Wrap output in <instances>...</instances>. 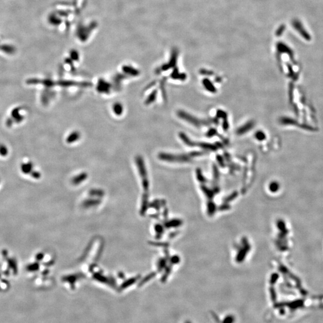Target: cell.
Listing matches in <instances>:
<instances>
[{
	"label": "cell",
	"instance_id": "cell-5",
	"mask_svg": "<svg viewBox=\"0 0 323 323\" xmlns=\"http://www.w3.org/2000/svg\"><path fill=\"white\" fill-rule=\"evenodd\" d=\"M80 138V132H79L78 131H74V132H72L71 134L68 136V138L67 139V142L68 143H72L74 142L78 141Z\"/></svg>",
	"mask_w": 323,
	"mask_h": 323
},
{
	"label": "cell",
	"instance_id": "cell-8",
	"mask_svg": "<svg viewBox=\"0 0 323 323\" xmlns=\"http://www.w3.org/2000/svg\"><path fill=\"white\" fill-rule=\"evenodd\" d=\"M157 93V90H154L153 91H152V92L149 95V96L147 97V98L146 99L145 102V104L149 105V104L153 103L156 98Z\"/></svg>",
	"mask_w": 323,
	"mask_h": 323
},
{
	"label": "cell",
	"instance_id": "cell-11",
	"mask_svg": "<svg viewBox=\"0 0 323 323\" xmlns=\"http://www.w3.org/2000/svg\"><path fill=\"white\" fill-rule=\"evenodd\" d=\"M256 137H257V138L258 140H263L265 139V135H264L263 133H262V132H257V133L256 134Z\"/></svg>",
	"mask_w": 323,
	"mask_h": 323
},
{
	"label": "cell",
	"instance_id": "cell-6",
	"mask_svg": "<svg viewBox=\"0 0 323 323\" xmlns=\"http://www.w3.org/2000/svg\"><path fill=\"white\" fill-rule=\"evenodd\" d=\"M123 71L126 74H128L132 76H136L140 74V72L138 71L137 70L135 69L134 68H132L131 67H127V66L123 67Z\"/></svg>",
	"mask_w": 323,
	"mask_h": 323
},
{
	"label": "cell",
	"instance_id": "cell-3",
	"mask_svg": "<svg viewBox=\"0 0 323 323\" xmlns=\"http://www.w3.org/2000/svg\"><path fill=\"white\" fill-rule=\"evenodd\" d=\"M110 88H111V85L110 83L104 80L103 79L99 80L98 84V86H97V90L99 92L108 93L110 92Z\"/></svg>",
	"mask_w": 323,
	"mask_h": 323
},
{
	"label": "cell",
	"instance_id": "cell-10",
	"mask_svg": "<svg viewBox=\"0 0 323 323\" xmlns=\"http://www.w3.org/2000/svg\"><path fill=\"white\" fill-rule=\"evenodd\" d=\"M204 84H205V87H206V88L209 90H211L210 92H214L215 89L213 87V85L208 80H204Z\"/></svg>",
	"mask_w": 323,
	"mask_h": 323
},
{
	"label": "cell",
	"instance_id": "cell-1",
	"mask_svg": "<svg viewBox=\"0 0 323 323\" xmlns=\"http://www.w3.org/2000/svg\"><path fill=\"white\" fill-rule=\"evenodd\" d=\"M159 158L161 160L166 161H183L187 160V157L186 156H177L165 153H160L159 154Z\"/></svg>",
	"mask_w": 323,
	"mask_h": 323
},
{
	"label": "cell",
	"instance_id": "cell-7",
	"mask_svg": "<svg viewBox=\"0 0 323 323\" xmlns=\"http://www.w3.org/2000/svg\"><path fill=\"white\" fill-rule=\"evenodd\" d=\"M113 110L114 113L116 114L117 116H120L123 113V107L120 103L116 102L113 105Z\"/></svg>",
	"mask_w": 323,
	"mask_h": 323
},
{
	"label": "cell",
	"instance_id": "cell-9",
	"mask_svg": "<svg viewBox=\"0 0 323 323\" xmlns=\"http://www.w3.org/2000/svg\"><path fill=\"white\" fill-rule=\"evenodd\" d=\"M252 123H249L247 124L246 125H245L244 126L242 127L240 129H239L238 133V134H243V132H247L248 130H250V129L252 127Z\"/></svg>",
	"mask_w": 323,
	"mask_h": 323
},
{
	"label": "cell",
	"instance_id": "cell-4",
	"mask_svg": "<svg viewBox=\"0 0 323 323\" xmlns=\"http://www.w3.org/2000/svg\"><path fill=\"white\" fill-rule=\"evenodd\" d=\"M178 116L181 118H183L186 120H187L188 122L190 123H192L193 124H195V125H200V124L201 123L200 121L197 120V119L196 118H193L191 116H190L188 114H187L186 113L183 111H179L178 112Z\"/></svg>",
	"mask_w": 323,
	"mask_h": 323
},
{
	"label": "cell",
	"instance_id": "cell-2",
	"mask_svg": "<svg viewBox=\"0 0 323 323\" xmlns=\"http://www.w3.org/2000/svg\"><path fill=\"white\" fill-rule=\"evenodd\" d=\"M60 84L67 87V86H79L81 88H86L90 87L92 86V84L89 82H76L74 81H65L60 83Z\"/></svg>",
	"mask_w": 323,
	"mask_h": 323
}]
</instances>
